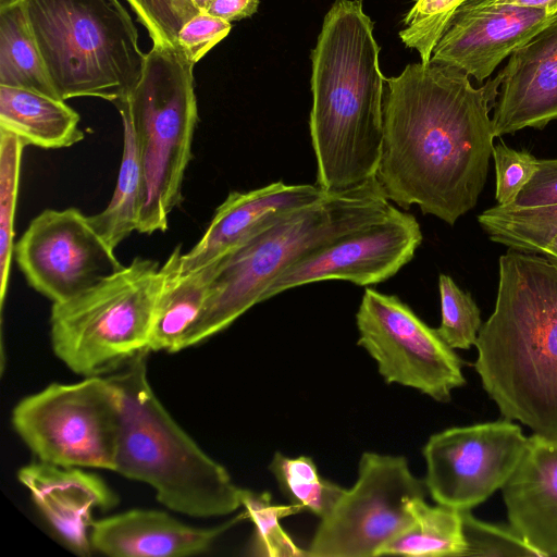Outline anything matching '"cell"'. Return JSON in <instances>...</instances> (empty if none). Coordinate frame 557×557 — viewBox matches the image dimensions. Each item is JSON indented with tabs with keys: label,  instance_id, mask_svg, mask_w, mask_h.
<instances>
[{
	"label": "cell",
	"instance_id": "74e56055",
	"mask_svg": "<svg viewBox=\"0 0 557 557\" xmlns=\"http://www.w3.org/2000/svg\"><path fill=\"white\" fill-rule=\"evenodd\" d=\"M463 4L470 7L510 4L522 8L543 10L550 15H555L557 13V0H468Z\"/></svg>",
	"mask_w": 557,
	"mask_h": 557
},
{
	"label": "cell",
	"instance_id": "603a6c76",
	"mask_svg": "<svg viewBox=\"0 0 557 557\" xmlns=\"http://www.w3.org/2000/svg\"><path fill=\"white\" fill-rule=\"evenodd\" d=\"M0 85L29 89L62 100L51 83L17 0L0 7Z\"/></svg>",
	"mask_w": 557,
	"mask_h": 557
},
{
	"label": "cell",
	"instance_id": "e0dca14e",
	"mask_svg": "<svg viewBox=\"0 0 557 557\" xmlns=\"http://www.w3.org/2000/svg\"><path fill=\"white\" fill-rule=\"evenodd\" d=\"M327 193L317 184L289 185L282 181L249 191L230 193L197 244L181 253V269L189 271L211 264L280 218L317 202Z\"/></svg>",
	"mask_w": 557,
	"mask_h": 557
},
{
	"label": "cell",
	"instance_id": "44dd1931",
	"mask_svg": "<svg viewBox=\"0 0 557 557\" xmlns=\"http://www.w3.org/2000/svg\"><path fill=\"white\" fill-rule=\"evenodd\" d=\"M79 115L64 100L29 89L0 85V129L26 146L59 149L84 138Z\"/></svg>",
	"mask_w": 557,
	"mask_h": 557
},
{
	"label": "cell",
	"instance_id": "8992f818",
	"mask_svg": "<svg viewBox=\"0 0 557 557\" xmlns=\"http://www.w3.org/2000/svg\"><path fill=\"white\" fill-rule=\"evenodd\" d=\"M62 100L96 97L114 106L138 84L146 54L119 0H17Z\"/></svg>",
	"mask_w": 557,
	"mask_h": 557
},
{
	"label": "cell",
	"instance_id": "f35d334b",
	"mask_svg": "<svg viewBox=\"0 0 557 557\" xmlns=\"http://www.w3.org/2000/svg\"><path fill=\"white\" fill-rule=\"evenodd\" d=\"M540 253L557 262V237H555L550 243H548Z\"/></svg>",
	"mask_w": 557,
	"mask_h": 557
},
{
	"label": "cell",
	"instance_id": "60d3db41",
	"mask_svg": "<svg viewBox=\"0 0 557 557\" xmlns=\"http://www.w3.org/2000/svg\"><path fill=\"white\" fill-rule=\"evenodd\" d=\"M11 0H0V7L4 5L5 3L10 2Z\"/></svg>",
	"mask_w": 557,
	"mask_h": 557
},
{
	"label": "cell",
	"instance_id": "f546056e",
	"mask_svg": "<svg viewBox=\"0 0 557 557\" xmlns=\"http://www.w3.org/2000/svg\"><path fill=\"white\" fill-rule=\"evenodd\" d=\"M438 290L442 320L437 333L453 349L475 346L482 323L480 309L472 296L446 274L438 277Z\"/></svg>",
	"mask_w": 557,
	"mask_h": 557
},
{
	"label": "cell",
	"instance_id": "5b68a950",
	"mask_svg": "<svg viewBox=\"0 0 557 557\" xmlns=\"http://www.w3.org/2000/svg\"><path fill=\"white\" fill-rule=\"evenodd\" d=\"M143 352L110 374L122 398L116 473L152 487L170 510L195 518L234 512L240 488L156 396Z\"/></svg>",
	"mask_w": 557,
	"mask_h": 557
},
{
	"label": "cell",
	"instance_id": "cb8c5ba5",
	"mask_svg": "<svg viewBox=\"0 0 557 557\" xmlns=\"http://www.w3.org/2000/svg\"><path fill=\"white\" fill-rule=\"evenodd\" d=\"M119 112L123 122V153L116 185L104 210L88 215L94 230L113 250L134 231H138L144 191L134 128L128 114L125 111Z\"/></svg>",
	"mask_w": 557,
	"mask_h": 557
},
{
	"label": "cell",
	"instance_id": "7a4b0ae2",
	"mask_svg": "<svg viewBox=\"0 0 557 557\" xmlns=\"http://www.w3.org/2000/svg\"><path fill=\"white\" fill-rule=\"evenodd\" d=\"M373 22L361 0H335L311 51V145L317 185L348 189L375 176L383 138L385 77Z\"/></svg>",
	"mask_w": 557,
	"mask_h": 557
},
{
	"label": "cell",
	"instance_id": "f1b7e54d",
	"mask_svg": "<svg viewBox=\"0 0 557 557\" xmlns=\"http://www.w3.org/2000/svg\"><path fill=\"white\" fill-rule=\"evenodd\" d=\"M26 145L0 129V304L3 307L14 253V218L22 154Z\"/></svg>",
	"mask_w": 557,
	"mask_h": 557
},
{
	"label": "cell",
	"instance_id": "d4e9b609",
	"mask_svg": "<svg viewBox=\"0 0 557 557\" xmlns=\"http://www.w3.org/2000/svg\"><path fill=\"white\" fill-rule=\"evenodd\" d=\"M413 522L391 541L380 556H466L462 511L444 505L430 506L424 498L412 505Z\"/></svg>",
	"mask_w": 557,
	"mask_h": 557
},
{
	"label": "cell",
	"instance_id": "d590c367",
	"mask_svg": "<svg viewBox=\"0 0 557 557\" xmlns=\"http://www.w3.org/2000/svg\"><path fill=\"white\" fill-rule=\"evenodd\" d=\"M509 206L515 208L557 206V159L539 160L537 170Z\"/></svg>",
	"mask_w": 557,
	"mask_h": 557
},
{
	"label": "cell",
	"instance_id": "ffe728a7",
	"mask_svg": "<svg viewBox=\"0 0 557 557\" xmlns=\"http://www.w3.org/2000/svg\"><path fill=\"white\" fill-rule=\"evenodd\" d=\"M509 525L540 556H557V438L533 434L502 487Z\"/></svg>",
	"mask_w": 557,
	"mask_h": 557
},
{
	"label": "cell",
	"instance_id": "7c38bea8",
	"mask_svg": "<svg viewBox=\"0 0 557 557\" xmlns=\"http://www.w3.org/2000/svg\"><path fill=\"white\" fill-rule=\"evenodd\" d=\"M528 441L507 419L433 434L423 447L426 490L440 505L470 510L504 486Z\"/></svg>",
	"mask_w": 557,
	"mask_h": 557
},
{
	"label": "cell",
	"instance_id": "ac0fdd59",
	"mask_svg": "<svg viewBox=\"0 0 557 557\" xmlns=\"http://www.w3.org/2000/svg\"><path fill=\"white\" fill-rule=\"evenodd\" d=\"M17 479L67 547L78 555H89L94 510H108L117 503L104 481L83 468L39 460L22 467Z\"/></svg>",
	"mask_w": 557,
	"mask_h": 557
},
{
	"label": "cell",
	"instance_id": "d6986e66",
	"mask_svg": "<svg viewBox=\"0 0 557 557\" xmlns=\"http://www.w3.org/2000/svg\"><path fill=\"white\" fill-rule=\"evenodd\" d=\"M239 515L212 528H197L165 511L131 509L96 520L90 529L91 548L110 557H186L202 554L237 521Z\"/></svg>",
	"mask_w": 557,
	"mask_h": 557
},
{
	"label": "cell",
	"instance_id": "6da1fadb",
	"mask_svg": "<svg viewBox=\"0 0 557 557\" xmlns=\"http://www.w3.org/2000/svg\"><path fill=\"white\" fill-rule=\"evenodd\" d=\"M466 73L408 64L385 78L382 151L375 177L386 198L449 225L484 187L495 138L491 110L500 77L473 87Z\"/></svg>",
	"mask_w": 557,
	"mask_h": 557
},
{
	"label": "cell",
	"instance_id": "30bf717a",
	"mask_svg": "<svg viewBox=\"0 0 557 557\" xmlns=\"http://www.w3.org/2000/svg\"><path fill=\"white\" fill-rule=\"evenodd\" d=\"M426 493L405 457L363 453L356 483L320 519L307 557L380 556L412 524V505Z\"/></svg>",
	"mask_w": 557,
	"mask_h": 557
},
{
	"label": "cell",
	"instance_id": "83f0119b",
	"mask_svg": "<svg viewBox=\"0 0 557 557\" xmlns=\"http://www.w3.org/2000/svg\"><path fill=\"white\" fill-rule=\"evenodd\" d=\"M240 504L246 517L253 525L249 553L262 557H305L307 550L296 545L281 527L280 520L301 511L297 506L273 504L268 492H253L240 488Z\"/></svg>",
	"mask_w": 557,
	"mask_h": 557
},
{
	"label": "cell",
	"instance_id": "ab89813d",
	"mask_svg": "<svg viewBox=\"0 0 557 557\" xmlns=\"http://www.w3.org/2000/svg\"><path fill=\"white\" fill-rule=\"evenodd\" d=\"M213 0H193L199 12H206Z\"/></svg>",
	"mask_w": 557,
	"mask_h": 557
},
{
	"label": "cell",
	"instance_id": "d6a6232c",
	"mask_svg": "<svg viewBox=\"0 0 557 557\" xmlns=\"http://www.w3.org/2000/svg\"><path fill=\"white\" fill-rule=\"evenodd\" d=\"M466 556H537L510 525L491 524L462 511Z\"/></svg>",
	"mask_w": 557,
	"mask_h": 557
},
{
	"label": "cell",
	"instance_id": "9c48e42d",
	"mask_svg": "<svg viewBox=\"0 0 557 557\" xmlns=\"http://www.w3.org/2000/svg\"><path fill=\"white\" fill-rule=\"evenodd\" d=\"M121 421V394L109 375L51 383L21 399L11 416L37 460L108 471H115Z\"/></svg>",
	"mask_w": 557,
	"mask_h": 557
},
{
	"label": "cell",
	"instance_id": "3957f363",
	"mask_svg": "<svg viewBox=\"0 0 557 557\" xmlns=\"http://www.w3.org/2000/svg\"><path fill=\"white\" fill-rule=\"evenodd\" d=\"M498 274L474 368L505 419L557 438V262L508 249Z\"/></svg>",
	"mask_w": 557,
	"mask_h": 557
},
{
	"label": "cell",
	"instance_id": "8d00e7d4",
	"mask_svg": "<svg viewBox=\"0 0 557 557\" xmlns=\"http://www.w3.org/2000/svg\"><path fill=\"white\" fill-rule=\"evenodd\" d=\"M259 0H213L207 13L226 22L239 21L253 15Z\"/></svg>",
	"mask_w": 557,
	"mask_h": 557
},
{
	"label": "cell",
	"instance_id": "ba28073f",
	"mask_svg": "<svg viewBox=\"0 0 557 557\" xmlns=\"http://www.w3.org/2000/svg\"><path fill=\"white\" fill-rule=\"evenodd\" d=\"M164 275L141 257L75 297L52 305L51 347L70 370L84 377L111 373L148 345Z\"/></svg>",
	"mask_w": 557,
	"mask_h": 557
},
{
	"label": "cell",
	"instance_id": "277c9868",
	"mask_svg": "<svg viewBox=\"0 0 557 557\" xmlns=\"http://www.w3.org/2000/svg\"><path fill=\"white\" fill-rule=\"evenodd\" d=\"M393 205L376 177L358 186L329 191L267 226L212 262L208 295L178 350L224 331L262 302L272 282L294 262L337 237L385 215Z\"/></svg>",
	"mask_w": 557,
	"mask_h": 557
},
{
	"label": "cell",
	"instance_id": "5bb4252c",
	"mask_svg": "<svg viewBox=\"0 0 557 557\" xmlns=\"http://www.w3.org/2000/svg\"><path fill=\"white\" fill-rule=\"evenodd\" d=\"M421 242L422 232L416 216L393 206L382 218L294 262L272 282L262 301L290 288L327 280L359 286L382 283L414 257Z\"/></svg>",
	"mask_w": 557,
	"mask_h": 557
},
{
	"label": "cell",
	"instance_id": "4fadbf2b",
	"mask_svg": "<svg viewBox=\"0 0 557 557\" xmlns=\"http://www.w3.org/2000/svg\"><path fill=\"white\" fill-rule=\"evenodd\" d=\"M28 284L53 304L88 289L123 265L76 208L47 209L14 246Z\"/></svg>",
	"mask_w": 557,
	"mask_h": 557
},
{
	"label": "cell",
	"instance_id": "52a82bcc",
	"mask_svg": "<svg viewBox=\"0 0 557 557\" xmlns=\"http://www.w3.org/2000/svg\"><path fill=\"white\" fill-rule=\"evenodd\" d=\"M193 69L177 47L153 46L138 84L127 100L115 104L131 119L143 169L139 233L166 231L169 215L182 200L198 121Z\"/></svg>",
	"mask_w": 557,
	"mask_h": 557
},
{
	"label": "cell",
	"instance_id": "2e32d148",
	"mask_svg": "<svg viewBox=\"0 0 557 557\" xmlns=\"http://www.w3.org/2000/svg\"><path fill=\"white\" fill-rule=\"evenodd\" d=\"M498 75L495 137L557 120V13L509 55Z\"/></svg>",
	"mask_w": 557,
	"mask_h": 557
},
{
	"label": "cell",
	"instance_id": "1f68e13d",
	"mask_svg": "<svg viewBox=\"0 0 557 557\" xmlns=\"http://www.w3.org/2000/svg\"><path fill=\"white\" fill-rule=\"evenodd\" d=\"M148 30L153 46L176 47L182 27L199 10L193 0H126Z\"/></svg>",
	"mask_w": 557,
	"mask_h": 557
},
{
	"label": "cell",
	"instance_id": "4dcf8cb0",
	"mask_svg": "<svg viewBox=\"0 0 557 557\" xmlns=\"http://www.w3.org/2000/svg\"><path fill=\"white\" fill-rule=\"evenodd\" d=\"M468 0H414L405 15L399 37L407 48L416 49L424 64L456 10Z\"/></svg>",
	"mask_w": 557,
	"mask_h": 557
},
{
	"label": "cell",
	"instance_id": "e575fe53",
	"mask_svg": "<svg viewBox=\"0 0 557 557\" xmlns=\"http://www.w3.org/2000/svg\"><path fill=\"white\" fill-rule=\"evenodd\" d=\"M232 29V23L200 12L180 30L176 47L191 63H197Z\"/></svg>",
	"mask_w": 557,
	"mask_h": 557
},
{
	"label": "cell",
	"instance_id": "484cf974",
	"mask_svg": "<svg viewBox=\"0 0 557 557\" xmlns=\"http://www.w3.org/2000/svg\"><path fill=\"white\" fill-rule=\"evenodd\" d=\"M478 222L492 242L509 249L540 253L557 237V206L515 208L497 205L483 211Z\"/></svg>",
	"mask_w": 557,
	"mask_h": 557
},
{
	"label": "cell",
	"instance_id": "8fae6325",
	"mask_svg": "<svg viewBox=\"0 0 557 557\" xmlns=\"http://www.w3.org/2000/svg\"><path fill=\"white\" fill-rule=\"evenodd\" d=\"M356 323L358 345L387 384L416 388L436 401H448L453 389L466 384L454 349L397 296L366 288Z\"/></svg>",
	"mask_w": 557,
	"mask_h": 557
},
{
	"label": "cell",
	"instance_id": "7402d4cb",
	"mask_svg": "<svg viewBox=\"0 0 557 557\" xmlns=\"http://www.w3.org/2000/svg\"><path fill=\"white\" fill-rule=\"evenodd\" d=\"M182 248L176 247L161 267L163 286L153 317L149 351H178L184 334L202 310L212 276L213 265L183 271L180 265Z\"/></svg>",
	"mask_w": 557,
	"mask_h": 557
},
{
	"label": "cell",
	"instance_id": "836d02e7",
	"mask_svg": "<svg viewBox=\"0 0 557 557\" xmlns=\"http://www.w3.org/2000/svg\"><path fill=\"white\" fill-rule=\"evenodd\" d=\"M492 157L497 205L509 206L537 170L539 160L531 152L512 149L503 141L494 146Z\"/></svg>",
	"mask_w": 557,
	"mask_h": 557
},
{
	"label": "cell",
	"instance_id": "4316f807",
	"mask_svg": "<svg viewBox=\"0 0 557 557\" xmlns=\"http://www.w3.org/2000/svg\"><path fill=\"white\" fill-rule=\"evenodd\" d=\"M281 492L290 504L320 519L337 502L345 488L322 478L312 458L286 457L276 451L269 466Z\"/></svg>",
	"mask_w": 557,
	"mask_h": 557
},
{
	"label": "cell",
	"instance_id": "9a60e30c",
	"mask_svg": "<svg viewBox=\"0 0 557 557\" xmlns=\"http://www.w3.org/2000/svg\"><path fill=\"white\" fill-rule=\"evenodd\" d=\"M553 16L543 10L510 4H462L449 20L430 62L483 82Z\"/></svg>",
	"mask_w": 557,
	"mask_h": 557
}]
</instances>
